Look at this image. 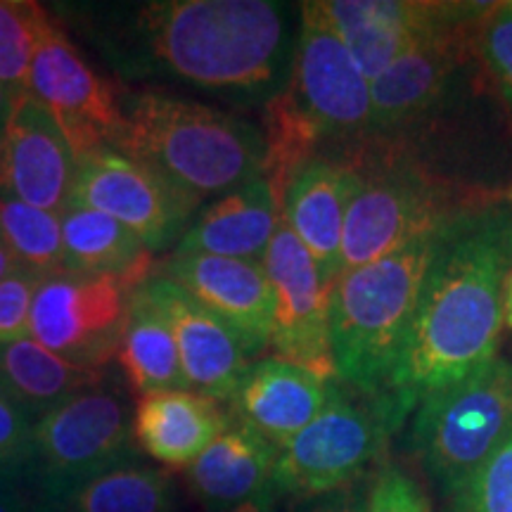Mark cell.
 Here are the masks:
<instances>
[{"mask_svg": "<svg viewBox=\"0 0 512 512\" xmlns=\"http://www.w3.org/2000/svg\"><path fill=\"white\" fill-rule=\"evenodd\" d=\"M15 268H19L17 259L12 256V252L8 249V245H5L3 238H0V280L5 278V275H10Z\"/></svg>", "mask_w": 512, "mask_h": 512, "instance_id": "cell-38", "label": "cell"}, {"mask_svg": "<svg viewBox=\"0 0 512 512\" xmlns=\"http://www.w3.org/2000/svg\"><path fill=\"white\" fill-rule=\"evenodd\" d=\"M264 268L275 294L273 358L337 380L330 342L332 283L283 219L268 245Z\"/></svg>", "mask_w": 512, "mask_h": 512, "instance_id": "cell-13", "label": "cell"}, {"mask_svg": "<svg viewBox=\"0 0 512 512\" xmlns=\"http://www.w3.org/2000/svg\"><path fill=\"white\" fill-rule=\"evenodd\" d=\"M503 323L505 328L512 330V271L508 275V283H505V294H503Z\"/></svg>", "mask_w": 512, "mask_h": 512, "instance_id": "cell-39", "label": "cell"}, {"mask_svg": "<svg viewBox=\"0 0 512 512\" xmlns=\"http://www.w3.org/2000/svg\"><path fill=\"white\" fill-rule=\"evenodd\" d=\"M36 505L27 475H0V512H36Z\"/></svg>", "mask_w": 512, "mask_h": 512, "instance_id": "cell-35", "label": "cell"}, {"mask_svg": "<svg viewBox=\"0 0 512 512\" xmlns=\"http://www.w3.org/2000/svg\"><path fill=\"white\" fill-rule=\"evenodd\" d=\"M152 278L183 287L211 316L226 323L249 361L271 349L275 294L264 261L174 252Z\"/></svg>", "mask_w": 512, "mask_h": 512, "instance_id": "cell-15", "label": "cell"}, {"mask_svg": "<svg viewBox=\"0 0 512 512\" xmlns=\"http://www.w3.org/2000/svg\"><path fill=\"white\" fill-rule=\"evenodd\" d=\"M444 230L342 273L332 285L330 342L337 382L344 387L373 399L384 394L406 349Z\"/></svg>", "mask_w": 512, "mask_h": 512, "instance_id": "cell-5", "label": "cell"}, {"mask_svg": "<svg viewBox=\"0 0 512 512\" xmlns=\"http://www.w3.org/2000/svg\"><path fill=\"white\" fill-rule=\"evenodd\" d=\"M278 223V195L266 178H256L209 202L174 252L264 261Z\"/></svg>", "mask_w": 512, "mask_h": 512, "instance_id": "cell-21", "label": "cell"}, {"mask_svg": "<svg viewBox=\"0 0 512 512\" xmlns=\"http://www.w3.org/2000/svg\"><path fill=\"white\" fill-rule=\"evenodd\" d=\"M117 361L138 396L188 389L169 320L152 304L143 285L131 297Z\"/></svg>", "mask_w": 512, "mask_h": 512, "instance_id": "cell-26", "label": "cell"}, {"mask_svg": "<svg viewBox=\"0 0 512 512\" xmlns=\"http://www.w3.org/2000/svg\"><path fill=\"white\" fill-rule=\"evenodd\" d=\"M36 512H41V510H38V505H36Z\"/></svg>", "mask_w": 512, "mask_h": 512, "instance_id": "cell-41", "label": "cell"}, {"mask_svg": "<svg viewBox=\"0 0 512 512\" xmlns=\"http://www.w3.org/2000/svg\"><path fill=\"white\" fill-rule=\"evenodd\" d=\"M107 377V368L74 366L31 337L0 347V389L34 422Z\"/></svg>", "mask_w": 512, "mask_h": 512, "instance_id": "cell-24", "label": "cell"}, {"mask_svg": "<svg viewBox=\"0 0 512 512\" xmlns=\"http://www.w3.org/2000/svg\"><path fill=\"white\" fill-rule=\"evenodd\" d=\"M332 382L335 380H325L273 356L249 363L230 399L233 418L252 427L280 451V446L323 411Z\"/></svg>", "mask_w": 512, "mask_h": 512, "instance_id": "cell-20", "label": "cell"}, {"mask_svg": "<svg viewBox=\"0 0 512 512\" xmlns=\"http://www.w3.org/2000/svg\"><path fill=\"white\" fill-rule=\"evenodd\" d=\"M53 24L50 12L31 0H0V83L15 100L27 93L31 62Z\"/></svg>", "mask_w": 512, "mask_h": 512, "instance_id": "cell-29", "label": "cell"}, {"mask_svg": "<svg viewBox=\"0 0 512 512\" xmlns=\"http://www.w3.org/2000/svg\"><path fill=\"white\" fill-rule=\"evenodd\" d=\"M512 437V363L496 356L415 408L408 448L444 496Z\"/></svg>", "mask_w": 512, "mask_h": 512, "instance_id": "cell-7", "label": "cell"}, {"mask_svg": "<svg viewBox=\"0 0 512 512\" xmlns=\"http://www.w3.org/2000/svg\"><path fill=\"white\" fill-rule=\"evenodd\" d=\"M278 446L230 418L228 427L185 467L190 494L209 512H226L271 484Z\"/></svg>", "mask_w": 512, "mask_h": 512, "instance_id": "cell-23", "label": "cell"}, {"mask_svg": "<svg viewBox=\"0 0 512 512\" xmlns=\"http://www.w3.org/2000/svg\"><path fill=\"white\" fill-rule=\"evenodd\" d=\"M510 5H512V3H510Z\"/></svg>", "mask_w": 512, "mask_h": 512, "instance_id": "cell-42", "label": "cell"}, {"mask_svg": "<svg viewBox=\"0 0 512 512\" xmlns=\"http://www.w3.org/2000/svg\"><path fill=\"white\" fill-rule=\"evenodd\" d=\"M358 188L342 235V273L439 233L484 200H467L413 159L396 155L356 157Z\"/></svg>", "mask_w": 512, "mask_h": 512, "instance_id": "cell-6", "label": "cell"}, {"mask_svg": "<svg viewBox=\"0 0 512 512\" xmlns=\"http://www.w3.org/2000/svg\"><path fill=\"white\" fill-rule=\"evenodd\" d=\"M472 48L512 110V5L496 3L477 19Z\"/></svg>", "mask_w": 512, "mask_h": 512, "instance_id": "cell-31", "label": "cell"}, {"mask_svg": "<svg viewBox=\"0 0 512 512\" xmlns=\"http://www.w3.org/2000/svg\"><path fill=\"white\" fill-rule=\"evenodd\" d=\"M138 283L121 275L50 273L31 304L29 337L81 368H107L117 358Z\"/></svg>", "mask_w": 512, "mask_h": 512, "instance_id": "cell-10", "label": "cell"}, {"mask_svg": "<svg viewBox=\"0 0 512 512\" xmlns=\"http://www.w3.org/2000/svg\"><path fill=\"white\" fill-rule=\"evenodd\" d=\"M368 489L351 484L347 489L332 491L328 496H320L306 512H363L366 510Z\"/></svg>", "mask_w": 512, "mask_h": 512, "instance_id": "cell-36", "label": "cell"}, {"mask_svg": "<svg viewBox=\"0 0 512 512\" xmlns=\"http://www.w3.org/2000/svg\"><path fill=\"white\" fill-rule=\"evenodd\" d=\"M399 430L384 399H373L332 382L323 411L280 446L271 486L297 501L328 496L358 484Z\"/></svg>", "mask_w": 512, "mask_h": 512, "instance_id": "cell-8", "label": "cell"}, {"mask_svg": "<svg viewBox=\"0 0 512 512\" xmlns=\"http://www.w3.org/2000/svg\"><path fill=\"white\" fill-rule=\"evenodd\" d=\"M489 3H415V0H316L299 12L330 29L373 83L413 43L441 24L475 17Z\"/></svg>", "mask_w": 512, "mask_h": 512, "instance_id": "cell-14", "label": "cell"}, {"mask_svg": "<svg viewBox=\"0 0 512 512\" xmlns=\"http://www.w3.org/2000/svg\"><path fill=\"white\" fill-rule=\"evenodd\" d=\"M34 418L0 389V475H27Z\"/></svg>", "mask_w": 512, "mask_h": 512, "instance_id": "cell-33", "label": "cell"}, {"mask_svg": "<svg viewBox=\"0 0 512 512\" xmlns=\"http://www.w3.org/2000/svg\"><path fill=\"white\" fill-rule=\"evenodd\" d=\"M266 174L278 202L290 178L328 143L373 131L370 81L347 46L299 12V36L287 86L264 107Z\"/></svg>", "mask_w": 512, "mask_h": 512, "instance_id": "cell-4", "label": "cell"}, {"mask_svg": "<svg viewBox=\"0 0 512 512\" xmlns=\"http://www.w3.org/2000/svg\"><path fill=\"white\" fill-rule=\"evenodd\" d=\"M10 110H12V98H10V93L5 91L3 83H0V133H3L5 121H8V117H10Z\"/></svg>", "mask_w": 512, "mask_h": 512, "instance_id": "cell-40", "label": "cell"}, {"mask_svg": "<svg viewBox=\"0 0 512 512\" xmlns=\"http://www.w3.org/2000/svg\"><path fill=\"white\" fill-rule=\"evenodd\" d=\"M484 12L441 24L413 43L399 60L389 64L370 83L373 131H399L437 110V105L456 86L460 69L467 60V48L475 38V24Z\"/></svg>", "mask_w": 512, "mask_h": 512, "instance_id": "cell-17", "label": "cell"}, {"mask_svg": "<svg viewBox=\"0 0 512 512\" xmlns=\"http://www.w3.org/2000/svg\"><path fill=\"white\" fill-rule=\"evenodd\" d=\"M76 155L34 95L12 100L0 133V197L62 216L72 202Z\"/></svg>", "mask_w": 512, "mask_h": 512, "instance_id": "cell-16", "label": "cell"}, {"mask_svg": "<svg viewBox=\"0 0 512 512\" xmlns=\"http://www.w3.org/2000/svg\"><path fill=\"white\" fill-rule=\"evenodd\" d=\"M176 484L169 472L138 463L93 477L41 512H176Z\"/></svg>", "mask_w": 512, "mask_h": 512, "instance_id": "cell-27", "label": "cell"}, {"mask_svg": "<svg viewBox=\"0 0 512 512\" xmlns=\"http://www.w3.org/2000/svg\"><path fill=\"white\" fill-rule=\"evenodd\" d=\"M60 223L64 271L121 275L138 285L147 283L155 273L150 249L112 216L69 202Z\"/></svg>", "mask_w": 512, "mask_h": 512, "instance_id": "cell-25", "label": "cell"}, {"mask_svg": "<svg viewBox=\"0 0 512 512\" xmlns=\"http://www.w3.org/2000/svg\"><path fill=\"white\" fill-rule=\"evenodd\" d=\"M512 271V207L484 204L453 221L434 256L406 349L380 399L403 425L427 396L498 356Z\"/></svg>", "mask_w": 512, "mask_h": 512, "instance_id": "cell-2", "label": "cell"}, {"mask_svg": "<svg viewBox=\"0 0 512 512\" xmlns=\"http://www.w3.org/2000/svg\"><path fill=\"white\" fill-rule=\"evenodd\" d=\"M278 494H275V489L271 484L266 486V489H261L259 494L247 498L245 503L235 505V508H230L226 512H275V505H278Z\"/></svg>", "mask_w": 512, "mask_h": 512, "instance_id": "cell-37", "label": "cell"}, {"mask_svg": "<svg viewBox=\"0 0 512 512\" xmlns=\"http://www.w3.org/2000/svg\"><path fill=\"white\" fill-rule=\"evenodd\" d=\"M0 238L19 266L41 275L62 271V223L57 214L0 197Z\"/></svg>", "mask_w": 512, "mask_h": 512, "instance_id": "cell-28", "label": "cell"}, {"mask_svg": "<svg viewBox=\"0 0 512 512\" xmlns=\"http://www.w3.org/2000/svg\"><path fill=\"white\" fill-rule=\"evenodd\" d=\"M27 93L53 114L76 159L114 150L124 124L121 93L95 72L55 22L31 62Z\"/></svg>", "mask_w": 512, "mask_h": 512, "instance_id": "cell-12", "label": "cell"}, {"mask_svg": "<svg viewBox=\"0 0 512 512\" xmlns=\"http://www.w3.org/2000/svg\"><path fill=\"white\" fill-rule=\"evenodd\" d=\"M46 275L19 266L0 280V347L29 337L31 304Z\"/></svg>", "mask_w": 512, "mask_h": 512, "instance_id": "cell-32", "label": "cell"}, {"mask_svg": "<svg viewBox=\"0 0 512 512\" xmlns=\"http://www.w3.org/2000/svg\"><path fill=\"white\" fill-rule=\"evenodd\" d=\"M363 512H432V505L411 475L399 467H384L370 484Z\"/></svg>", "mask_w": 512, "mask_h": 512, "instance_id": "cell-34", "label": "cell"}, {"mask_svg": "<svg viewBox=\"0 0 512 512\" xmlns=\"http://www.w3.org/2000/svg\"><path fill=\"white\" fill-rule=\"evenodd\" d=\"M107 382L36 420L27 477L41 505H53L93 477L136 463L131 406Z\"/></svg>", "mask_w": 512, "mask_h": 512, "instance_id": "cell-9", "label": "cell"}, {"mask_svg": "<svg viewBox=\"0 0 512 512\" xmlns=\"http://www.w3.org/2000/svg\"><path fill=\"white\" fill-rule=\"evenodd\" d=\"M446 512H512V437L477 475L446 496Z\"/></svg>", "mask_w": 512, "mask_h": 512, "instance_id": "cell-30", "label": "cell"}, {"mask_svg": "<svg viewBox=\"0 0 512 512\" xmlns=\"http://www.w3.org/2000/svg\"><path fill=\"white\" fill-rule=\"evenodd\" d=\"M356 188V157H332L323 152L290 178L280 202V219L332 285L342 275L344 221Z\"/></svg>", "mask_w": 512, "mask_h": 512, "instance_id": "cell-18", "label": "cell"}, {"mask_svg": "<svg viewBox=\"0 0 512 512\" xmlns=\"http://www.w3.org/2000/svg\"><path fill=\"white\" fill-rule=\"evenodd\" d=\"M121 117L114 150L200 202L266 174L264 133L219 107L159 91H121Z\"/></svg>", "mask_w": 512, "mask_h": 512, "instance_id": "cell-3", "label": "cell"}, {"mask_svg": "<svg viewBox=\"0 0 512 512\" xmlns=\"http://www.w3.org/2000/svg\"><path fill=\"white\" fill-rule=\"evenodd\" d=\"M228 422L219 401L190 389H174L140 396L133 411V437L152 460L181 470L207 451Z\"/></svg>", "mask_w": 512, "mask_h": 512, "instance_id": "cell-22", "label": "cell"}, {"mask_svg": "<svg viewBox=\"0 0 512 512\" xmlns=\"http://www.w3.org/2000/svg\"><path fill=\"white\" fill-rule=\"evenodd\" d=\"M72 202L124 223L152 254L178 245L202 204L159 171L117 150L76 159Z\"/></svg>", "mask_w": 512, "mask_h": 512, "instance_id": "cell-11", "label": "cell"}, {"mask_svg": "<svg viewBox=\"0 0 512 512\" xmlns=\"http://www.w3.org/2000/svg\"><path fill=\"white\" fill-rule=\"evenodd\" d=\"M114 72L166 79L240 105H268L290 81L299 29L273 0H157L79 10Z\"/></svg>", "mask_w": 512, "mask_h": 512, "instance_id": "cell-1", "label": "cell"}, {"mask_svg": "<svg viewBox=\"0 0 512 512\" xmlns=\"http://www.w3.org/2000/svg\"><path fill=\"white\" fill-rule=\"evenodd\" d=\"M143 287L169 320L190 392L219 403L233 399L249 368V358L235 332L171 280L150 278Z\"/></svg>", "mask_w": 512, "mask_h": 512, "instance_id": "cell-19", "label": "cell"}]
</instances>
